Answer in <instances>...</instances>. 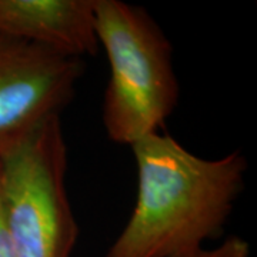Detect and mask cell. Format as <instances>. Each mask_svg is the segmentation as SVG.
<instances>
[{
  "label": "cell",
  "mask_w": 257,
  "mask_h": 257,
  "mask_svg": "<svg viewBox=\"0 0 257 257\" xmlns=\"http://www.w3.org/2000/svg\"><path fill=\"white\" fill-rule=\"evenodd\" d=\"M251 248L247 240L240 236H230L216 247H206L196 257H250Z\"/></svg>",
  "instance_id": "8992f818"
},
{
  "label": "cell",
  "mask_w": 257,
  "mask_h": 257,
  "mask_svg": "<svg viewBox=\"0 0 257 257\" xmlns=\"http://www.w3.org/2000/svg\"><path fill=\"white\" fill-rule=\"evenodd\" d=\"M130 149L136 202L104 257H196L229 223L246 186V156L206 159L163 132Z\"/></svg>",
  "instance_id": "6da1fadb"
},
{
  "label": "cell",
  "mask_w": 257,
  "mask_h": 257,
  "mask_svg": "<svg viewBox=\"0 0 257 257\" xmlns=\"http://www.w3.org/2000/svg\"><path fill=\"white\" fill-rule=\"evenodd\" d=\"M99 47L109 62L101 123L116 145L132 147L162 132L180 97L173 46L145 8L121 0H94Z\"/></svg>",
  "instance_id": "7a4b0ae2"
},
{
  "label": "cell",
  "mask_w": 257,
  "mask_h": 257,
  "mask_svg": "<svg viewBox=\"0 0 257 257\" xmlns=\"http://www.w3.org/2000/svg\"><path fill=\"white\" fill-rule=\"evenodd\" d=\"M0 257H16L15 256L12 240H10L9 230H8L6 220H5L2 197H0Z\"/></svg>",
  "instance_id": "52a82bcc"
},
{
  "label": "cell",
  "mask_w": 257,
  "mask_h": 257,
  "mask_svg": "<svg viewBox=\"0 0 257 257\" xmlns=\"http://www.w3.org/2000/svg\"><path fill=\"white\" fill-rule=\"evenodd\" d=\"M67 167L60 116L0 156V197L16 257H72L80 230L67 192Z\"/></svg>",
  "instance_id": "3957f363"
},
{
  "label": "cell",
  "mask_w": 257,
  "mask_h": 257,
  "mask_svg": "<svg viewBox=\"0 0 257 257\" xmlns=\"http://www.w3.org/2000/svg\"><path fill=\"white\" fill-rule=\"evenodd\" d=\"M0 35L83 60L99 52L94 0H0Z\"/></svg>",
  "instance_id": "5b68a950"
},
{
  "label": "cell",
  "mask_w": 257,
  "mask_h": 257,
  "mask_svg": "<svg viewBox=\"0 0 257 257\" xmlns=\"http://www.w3.org/2000/svg\"><path fill=\"white\" fill-rule=\"evenodd\" d=\"M84 60L0 35V156L73 100Z\"/></svg>",
  "instance_id": "277c9868"
}]
</instances>
